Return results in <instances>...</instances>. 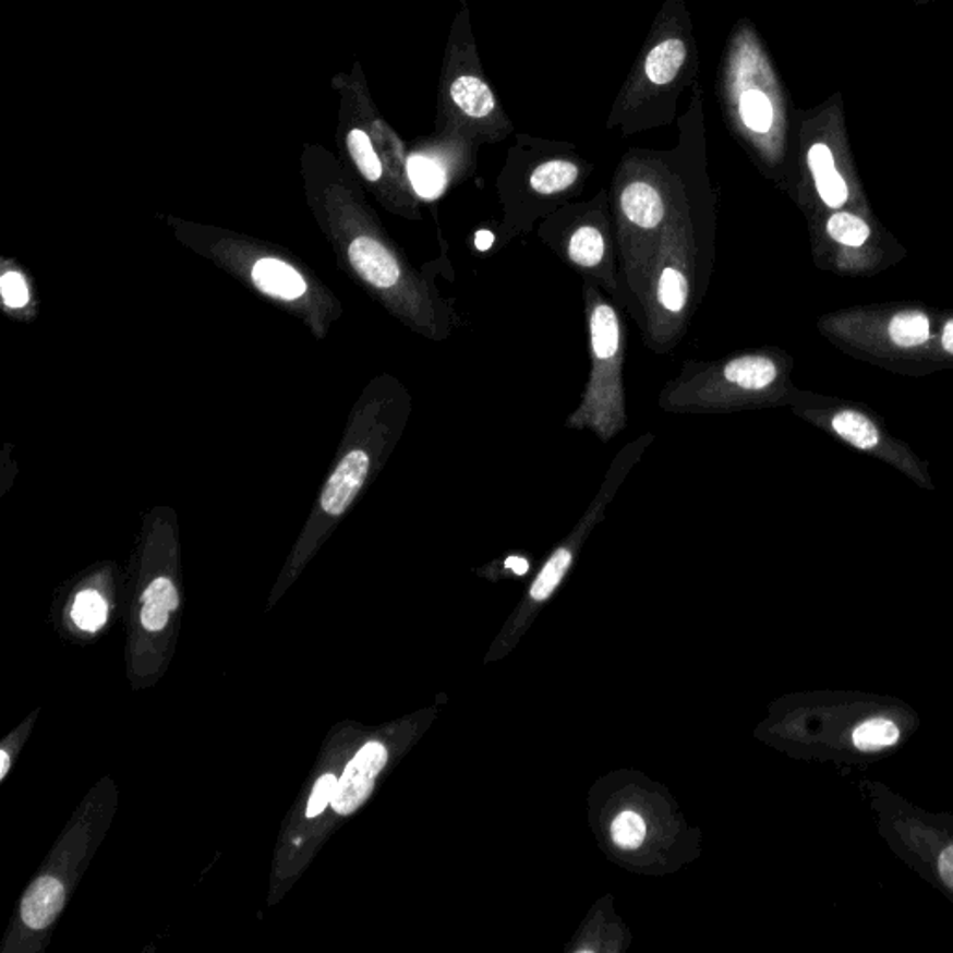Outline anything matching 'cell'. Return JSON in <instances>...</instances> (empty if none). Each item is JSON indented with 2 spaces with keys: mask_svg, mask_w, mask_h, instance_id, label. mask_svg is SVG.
I'll use <instances>...</instances> for the list:
<instances>
[{
  "mask_svg": "<svg viewBox=\"0 0 953 953\" xmlns=\"http://www.w3.org/2000/svg\"><path fill=\"white\" fill-rule=\"evenodd\" d=\"M715 255V204L695 197L663 231L642 287L636 321L644 347L673 352L704 300Z\"/></svg>",
  "mask_w": 953,
  "mask_h": 953,
  "instance_id": "6da1fadb",
  "label": "cell"
},
{
  "mask_svg": "<svg viewBox=\"0 0 953 953\" xmlns=\"http://www.w3.org/2000/svg\"><path fill=\"white\" fill-rule=\"evenodd\" d=\"M697 192L661 160L628 157L611 189V213L620 263V305L634 318L663 231L693 202Z\"/></svg>",
  "mask_w": 953,
  "mask_h": 953,
  "instance_id": "7a4b0ae2",
  "label": "cell"
},
{
  "mask_svg": "<svg viewBox=\"0 0 953 953\" xmlns=\"http://www.w3.org/2000/svg\"><path fill=\"white\" fill-rule=\"evenodd\" d=\"M589 376L579 402L568 413L565 426L587 431L610 444L628 426V407L624 388L626 362V325L618 304L596 284L583 280Z\"/></svg>",
  "mask_w": 953,
  "mask_h": 953,
  "instance_id": "3957f363",
  "label": "cell"
},
{
  "mask_svg": "<svg viewBox=\"0 0 953 953\" xmlns=\"http://www.w3.org/2000/svg\"><path fill=\"white\" fill-rule=\"evenodd\" d=\"M781 381V363L765 352H744L723 360H687L661 388L658 407L680 415L736 412L760 399Z\"/></svg>",
  "mask_w": 953,
  "mask_h": 953,
  "instance_id": "277c9868",
  "label": "cell"
},
{
  "mask_svg": "<svg viewBox=\"0 0 953 953\" xmlns=\"http://www.w3.org/2000/svg\"><path fill=\"white\" fill-rule=\"evenodd\" d=\"M536 236L565 265L620 305V263L607 192H598L586 204L553 210L542 220Z\"/></svg>",
  "mask_w": 953,
  "mask_h": 953,
  "instance_id": "5b68a950",
  "label": "cell"
},
{
  "mask_svg": "<svg viewBox=\"0 0 953 953\" xmlns=\"http://www.w3.org/2000/svg\"><path fill=\"white\" fill-rule=\"evenodd\" d=\"M693 45L691 36L680 28L658 31L649 49L642 55L639 70L634 73V88H626L624 107L634 109V105H642L661 92L673 88L691 68Z\"/></svg>",
  "mask_w": 953,
  "mask_h": 953,
  "instance_id": "8992f818",
  "label": "cell"
},
{
  "mask_svg": "<svg viewBox=\"0 0 953 953\" xmlns=\"http://www.w3.org/2000/svg\"><path fill=\"white\" fill-rule=\"evenodd\" d=\"M447 99L458 120L462 121V134L477 141H497L509 131L507 118L475 58L462 65L447 84Z\"/></svg>",
  "mask_w": 953,
  "mask_h": 953,
  "instance_id": "52a82bcc",
  "label": "cell"
},
{
  "mask_svg": "<svg viewBox=\"0 0 953 953\" xmlns=\"http://www.w3.org/2000/svg\"><path fill=\"white\" fill-rule=\"evenodd\" d=\"M475 166V147L471 138H466L457 147H445L442 152L413 153L407 160L408 181L413 192L426 202L444 196L445 191L457 179L465 181Z\"/></svg>",
  "mask_w": 953,
  "mask_h": 953,
  "instance_id": "ba28073f",
  "label": "cell"
},
{
  "mask_svg": "<svg viewBox=\"0 0 953 953\" xmlns=\"http://www.w3.org/2000/svg\"><path fill=\"white\" fill-rule=\"evenodd\" d=\"M388 762V750L382 744L371 741L350 760L343 776L337 781L336 795L331 807L341 816L357 812L375 786L376 775Z\"/></svg>",
  "mask_w": 953,
  "mask_h": 953,
  "instance_id": "9c48e42d",
  "label": "cell"
},
{
  "mask_svg": "<svg viewBox=\"0 0 953 953\" xmlns=\"http://www.w3.org/2000/svg\"><path fill=\"white\" fill-rule=\"evenodd\" d=\"M586 166L572 157H550L531 168L526 178V192L531 202H555L578 194L586 178Z\"/></svg>",
  "mask_w": 953,
  "mask_h": 953,
  "instance_id": "30bf717a",
  "label": "cell"
},
{
  "mask_svg": "<svg viewBox=\"0 0 953 953\" xmlns=\"http://www.w3.org/2000/svg\"><path fill=\"white\" fill-rule=\"evenodd\" d=\"M349 260L358 276H362V280L382 291L401 286L407 276L402 270L401 261L395 257L388 246H384L373 237L363 236L354 239L350 244Z\"/></svg>",
  "mask_w": 953,
  "mask_h": 953,
  "instance_id": "8fae6325",
  "label": "cell"
},
{
  "mask_svg": "<svg viewBox=\"0 0 953 953\" xmlns=\"http://www.w3.org/2000/svg\"><path fill=\"white\" fill-rule=\"evenodd\" d=\"M369 468H371V460H369L367 453L362 451V449L350 451L339 462L336 471L328 479L325 490H323V496H321L323 510L331 516L343 515L365 483Z\"/></svg>",
  "mask_w": 953,
  "mask_h": 953,
  "instance_id": "7c38bea8",
  "label": "cell"
},
{
  "mask_svg": "<svg viewBox=\"0 0 953 953\" xmlns=\"http://www.w3.org/2000/svg\"><path fill=\"white\" fill-rule=\"evenodd\" d=\"M732 92H734V107H736L739 123L745 131L752 134H768L775 121V109L768 94L757 86H750L749 79L745 75L744 68L737 70L734 64L732 70Z\"/></svg>",
  "mask_w": 953,
  "mask_h": 953,
  "instance_id": "4fadbf2b",
  "label": "cell"
},
{
  "mask_svg": "<svg viewBox=\"0 0 953 953\" xmlns=\"http://www.w3.org/2000/svg\"><path fill=\"white\" fill-rule=\"evenodd\" d=\"M64 884L55 878H41L31 884L21 903V918L31 929H45L64 909Z\"/></svg>",
  "mask_w": 953,
  "mask_h": 953,
  "instance_id": "5bb4252c",
  "label": "cell"
},
{
  "mask_svg": "<svg viewBox=\"0 0 953 953\" xmlns=\"http://www.w3.org/2000/svg\"><path fill=\"white\" fill-rule=\"evenodd\" d=\"M255 286L270 297L297 300L305 293V281L291 265L280 260H260L252 270Z\"/></svg>",
  "mask_w": 953,
  "mask_h": 953,
  "instance_id": "9a60e30c",
  "label": "cell"
},
{
  "mask_svg": "<svg viewBox=\"0 0 953 953\" xmlns=\"http://www.w3.org/2000/svg\"><path fill=\"white\" fill-rule=\"evenodd\" d=\"M808 166L812 172L816 189L829 207H842L847 200V186L834 166L833 153L823 144H816L808 152Z\"/></svg>",
  "mask_w": 953,
  "mask_h": 953,
  "instance_id": "2e32d148",
  "label": "cell"
},
{
  "mask_svg": "<svg viewBox=\"0 0 953 953\" xmlns=\"http://www.w3.org/2000/svg\"><path fill=\"white\" fill-rule=\"evenodd\" d=\"M833 429L840 438L849 442L858 449H871L879 442L878 426L873 425L865 413L855 410H844L834 415Z\"/></svg>",
  "mask_w": 953,
  "mask_h": 953,
  "instance_id": "e0dca14e",
  "label": "cell"
},
{
  "mask_svg": "<svg viewBox=\"0 0 953 953\" xmlns=\"http://www.w3.org/2000/svg\"><path fill=\"white\" fill-rule=\"evenodd\" d=\"M889 331L897 347H918L929 339V318L918 312L897 313L890 321Z\"/></svg>",
  "mask_w": 953,
  "mask_h": 953,
  "instance_id": "ac0fdd59",
  "label": "cell"
},
{
  "mask_svg": "<svg viewBox=\"0 0 953 953\" xmlns=\"http://www.w3.org/2000/svg\"><path fill=\"white\" fill-rule=\"evenodd\" d=\"M572 560V553L557 547L553 552L552 557H550V560H547L546 566L542 568L539 578L534 579L533 587H531V598L536 600V602H544L546 598H550V594L557 589V586L565 578V574L568 572Z\"/></svg>",
  "mask_w": 953,
  "mask_h": 953,
  "instance_id": "d6986e66",
  "label": "cell"
},
{
  "mask_svg": "<svg viewBox=\"0 0 953 953\" xmlns=\"http://www.w3.org/2000/svg\"><path fill=\"white\" fill-rule=\"evenodd\" d=\"M900 731L886 719H871L853 732V744L860 750H879L894 745Z\"/></svg>",
  "mask_w": 953,
  "mask_h": 953,
  "instance_id": "ffe728a7",
  "label": "cell"
},
{
  "mask_svg": "<svg viewBox=\"0 0 953 953\" xmlns=\"http://www.w3.org/2000/svg\"><path fill=\"white\" fill-rule=\"evenodd\" d=\"M350 157L358 166V170L363 173V178L367 181H378L382 178V162L376 155L375 147L369 141L367 134L363 133L362 129H352L347 138Z\"/></svg>",
  "mask_w": 953,
  "mask_h": 953,
  "instance_id": "44dd1931",
  "label": "cell"
},
{
  "mask_svg": "<svg viewBox=\"0 0 953 953\" xmlns=\"http://www.w3.org/2000/svg\"><path fill=\"white\" fill-rule=\"evenodd\" d=\"M73 620L84 631H96L107 620V602L97 591H83L73 605Z\"/></svg>",
  "mask_w": 953,
  "mask_h": 953,
  "instance_id": "7402d4cb",
  "label": "cell"
},
{
  "mask_svg": "<svg viewBox=\"0 0 953 953\" xmlns=\"http://www.w3.org/2000/svg\"><path fill=\"white\" fill-rule=\"evenodd\" d=\"M827 231H829V236L833 237L834 241H839L840 244H845V246H853V249L862 246L866 239L870 237L868 224L855 217V215H849V213H839V215L831 217V220L827 224Z\"/></svg>",
  "mask_w": 953,
  "mask_h": 953,
  "instance_id": "603a6c76",
  "label": "cell"
},
{
  "mask_svg": "<svg viewBox=\"0 0 953 953\" xmlns=\"http://www.w3.org/2000/svg\"><path fill=\"white\" fill-rule=\"evenodd\" d=\"M613 842L624 849H636L647 836V825L636 812H623L611 825Z\"/></svg>",
  "mask_w": 953,
  "mask_h": 953,
  "instance_id": "cb8c5ba5",
  "label": "cell"
},
{
  "mask_svg": "<svg viewBox=\"0 0 953 953\" xmlns=\"http://www.w3.org/2000/svg\"><path fill=\"white\" fill-rule=\"evenodd\" d=\"M0 291H2L4 304H7L10 310H20V307L26 305V302L31 299L25 278H23L20 273L4 274L2 280H0Z\"/></svg>",
  "mask_w": 953,
  "mask_h": 953,
  "instance_id": "d4e9b609",
  "label": "cell"
},
{
  "mask_svg": "<svg viewBox=\"0 0 953 953\" xmlns=\"http://www.w3.org/2000/svg\"><path fill=\"white\" fill-rule=\"evenodd\" d=\"M336 788L337 779L330 775V773L318 779L315 788H313L312 797H310V803H307V812H305L310 820L321 816V813L325 812V808L331 805L334 795H336Z\"/></svg>",
  "mask_w": 953,
  "mask_h": 953,
  "instance_id": "484cf974",
  "label": "cell"
},
{
  "mask_svg": "<svg viewBox=\"0 0 953 953\" xmlns=\"http://www.w3.org/2000/svg\"><path fill=\"white\" fill-rule=\"evenodd\" d=\"M147 602H155V604L165 605L168 611H176L179 605V594L170 579L159 578L155 579L142 594V604H147Z\"/></svg>",
  "mask_w": 953,
  "mask_h": 953,
  "instance_id": "4316f807",
  "label": "cell"
},
{
  "mask_svg": "<svg viewBox=\"0 0 953 953\" xmlns=\"http://www.w3.org/2000/svg\"><path fill=\"white\" fill-rule=\"evenodd\" d=\"M168 617H170V611L166 610L165 605L155 604V602H147V604H144V607H142V626H144L147 631H160V629H165L166 624H168Z\"/></svg>",
  "mask_w": 953,
  "mask_h": 953,
  "instance_id": "83f0119b",
  "label": "cell"
},
{
  "mask_svg": "<svg viewBox=\"0 0 953 953\" xmlns=\"http://www.w3.org/2000/svg\"><path fill=\"white\" fill-rule=\"evenodd\" d=\"M939 871L944 883L953 890V845L942 852L939 858Z\"/></svg>",
  "mask_w": 953,
  "mask_h": 953,
  "instance_id": "f1b7e54d",
  "label": "cell"
},
{
  "mask_svg": "<svg viewBox=\"0 0 953 953\" xmlns=\"http://www.w3.org/2000/svg\"><path fill=\"white\" fill-rule=\"evenodd\" d=\"M473 244L479 252H488L496 244V233L490 229H479L473 239Z\"/></svg>",
  "mask_w": 953,
  "mask_h": 953,
  "instance_id": "f546056e",
  "label": "cell"
},
{
  "mask_svg": "<svg viewBox=\"0 0 953 953\" xmlns=\"http://www.w3.org/2000/svg\"><path fill=\"white\" fill-rule=\"evenodd\" d=\"M505 566L510 568L512 572L518 574V576H523L529 570V563L523 557H509V559L505 560Z\"/></svg>",
  "mask_w": 953,
  "mask_h": 953,
  "instance_id": "4dcf8cb0",
  "label": "cell"
},
{
  "mask_svg": "<svg viewBox=\"0 0 953 953\" xmlns=\"http://www.w3.org/2000/svg\"><path fill=\"white\" fill-rule=\"evenodd\" d=\"M942 347H944V350H948L950 354H953V321H948L946 326H944V331H942Z\"/></svg>",
  "mask_w": 953,
  "mask_h": 953,
  "instance_id": "1f68e13d",
  "label": "cell"
},
{
  "mask_svg": "<svg viewBox=\"0 0 953 953\" xmlns=\"http://www.w3.org/2000/svg\"><path fill=\"white\" fill-rule=\"evenodd\" d=\"M8 770H10V757L7 750H0V781L8 775Z\"/></svg>",
  "mask_w": 953,
  "mask_h": 953,
  "instance_id": "d6a6232c",
  "label": "cell"
}]
</instances>
